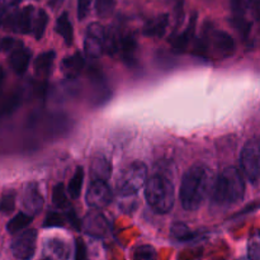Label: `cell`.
I'll list each match as a JSON object with an SVG mask.
<instances>
[{
    "label": "cell",
    "mask_w": 260,
    "mask_h": 260,
    "mask_svg": "<svg viewBox=\"0 0 260 260\" xmlns=\"http://www.w3.org/2000/svg\"><path fill=\"white\" fill-rule=\"evenodd\" d=\"M212 173L205 164H194L185 172L180 184V202L184 210L196 211L212 189Z\"/></svg>",
    "instance_id": "obj_1"
},
{
    "label": "cell",
    "mask_w": 260,
    "mask_h": 260,
    "mask_svg": "<svg viewBox=\"0 0 260 260\" xmlns=\"http://www.w3.org/2000/svg\"><path fill=\"white\" fill-rule=\"evenodd\" d=\"M245 194V183L238 169L229 167L218 174L212 185V203L220 207L236 205Z\"/></svg>",
    "instance_id": "obj_2"
},
{
    "label": "cell",
    "mask_w": 260,
    "mask_h": 260,
    "mask_svg": "<svg viewBox=\"0 0 260 260\" xmlns=\"http://www.w3.org/2000/svg\"><path fill=\"white\" fill-rule=\"evenodd\" d=\"M145 197L155 212L168 213L174 206V187L169 179L156 174L147 180Z\"/></svg>",
    "instance_id": "obj_3"
},
{
    "label": "cell",
    "mask_w": 260,
    "mask_h": 260,
    "mask_svg": "<svg viewBox=\"0 0 260 260\" xmlns=\"http://www.w3.org/2000/svg\"><path fill=\"white\" fill-rule=\"evenodd\" d=\"M147 167L141 161H135L123 169L117 180V190L123 197L134 196L146 184Z\"/></svg>",
    "instance_id": "obj_4"
},
{
    "label": "cell",
    "mask_w": 260,
    "mask_h": 260,
    "mask_svg": "<svg viewBox=\"0 0 260 260\" xmlns=\"http://www.w3.org/2000/svg\"><path fill=\"white\" fill-rule=\"evenodd\" d=\"M240 164L244 174L251 182L260 178V137L246 142L240 155Z\"/></svg>",
    "instance_id": "obj_5"
},
{
    "label": "cell",
    "mask_w": 260,
    "mask_h": 260,
    "mask_svg": "<svg viewBox=\"0 0 260 260\" xmlns=\"http://www.w3.org/2000/svg\"><path fill=\"white\" fill-rule=\"evenodd\" d=\"M107 32L99 23H91L86 30V37L84 41V50L88 57L98 58L102 53L106 52Z\"/></svg>",
    "instance_id": "obj_6"
},
{
    "label": "cell",
    "mask_w": 260,
    "mask_h": 260,
    "mask_svg": "<svg viewBox=\"0 0 260 260\" xmlns=\"http://www.w3.org/2000/svg\"><path fill=\"white\" fill-rule=\"evenodd\" d=\"M33 17H35V8L28 5L22 10H17V12L5 15L3 24L13 32L27 35L30 30H33V23H35Z\"/></svg>",
    "instance_id": "obj_7"
},
{
    "label": "cell",
    "mask_w": 260,
    "mask_h": 260,
    "mask_svg": "<svg viewBox=\"0 0 260 260\" xmlns=\"http://www.w3.org/2000/svg\"><path fill=\"white\" fill-rule=\"evenodd\" d=\"M36 240H37V231L33 229L23 231L10 244L12 254L17 259L22 260L33 258L36 253Z\"/></svg>",
    "instance_id": "obj_8"
},
{
    "label": "cell",
    "mask_w": 260,
    "mask_h": 260,
    "mask_svg": "<svg viewBox=\"0 0 260 260\" xmlns=\"http://www.w3.org/2000/svg\"><path fill=\"white\" fill-rule=\"evenodd\" d=\"M112 202V190L106 180L94 179L86 192V203L93 208L107 207Z\"/></svg>",
    "instance_id": "obj_9"
},
{
    "label": "cell",
    "mask_w": 260,
    "mask_h": 260,
    "mask_svg": "<svg viewBox=\"0 0 260 260\" xmlns=\"http://www.w3.org/2000/svg\"><path fill=\"white\" fill-rule=\"evenodd\" d=\"M81 228L88 235L93 238H104L109 234V223L106 216L98 211H90L86 213L81 222Z\"/></svg>",
    "instance_id": "obj_10"
},
{
    "label": "cell",
    "mask_w": 260,
    "mask_h": 260,
    "mask_svg": "<svg viewBox=\"0 0 260 260\" xmlns=\"http://www.w3.org/2000/svg\"><path fill=\"white\" fill-rule=\"evenodd\" d=\"M22 205L23 208L29 215H37L42 210L43 198L36 183H28L24 187V189H23Z\"/></svg>",
    "instance_id": "obj_11"
},
{
    "label": "cell",
    "mask_w": 260,
    "mask_h": 260,
    "mask_svg": "<svg viewBox=\"0 0 260 260\" xmlns=\"http://www.w3.org/2000/svg\"><path fill=\"white\" fill-rule=\"evenodd\" d=\"M211 37H212L213 48L220 57H229L230 55H233L234 50H235V42L228 32L216 30Z\"/></svg>",
    "instance_id": "obj_12"
},
{
    "label": "cell",
    "mask_w": 260,
    "mask_h": 260,
    "mask_svg": "<svg viewBox=\"0 0 260 260\" xmlns=\"http://www.w3.org/2000/svg\"><path fill=\"white\" fill-rule=\"evenodd\" d=\"M30 57H32L30 51H28L27 48L24 47H18L17 50H14L12 53H10V57H9L10 68L13 69V71H14L15 74L22 75V74H24L25 71H27Z\"/></svg>",
    "instance_id": "obj_13"
},
{
    "label": "cell",
    "mask_w": 260,
    "mask_h": 260,
    "mask_svg": "<svg viewBox=\"0 0 260 260\" xmlns=\"http://www.w3.org/2000/svg\"><path fill=\"white\" fill-rule=\"evenodd\" d=\"M84 65H85V61H84V57L81 56V53L75 52L74 55L63 58L62 62H61V70H62L63 75L66 78L75 79L81 73Z\"/></svg>",
    "instance_id": "obj_14"
},
{
    "label": "cell",
    "mask_w": 260,
    "mask_h": 260,
    "mask_svg": "<svg viewBox=\"0 0 260 260\" xmlns=\"http://www.w3.org/2000/svg\"><path fill=\"white\" fill-rule=\"evenodd\" d=\"M168 25H169L168 14L157 15L144 25V35L149 37H162L167 32Z\"/></svg>",
    "instance_id": "obj_15"
},
{
    "label": "cell",
    "mask_w": 260,
    "mask_h": 260,
    "mask_svg": "<svg viewBox=\"0 0 260 260\" xmlns=\"http://www.w3.org/2000/svg\"><path fill=\"white\" fill-rule=\"evenodd\" d=\"M43 255L51 259H66L69 256V248L65 241L51 239L46 243Z\"/></svg>",
    "instance_id": "obj_16"
},
{
    "label": "cell",
    "mask_w": 260,
    "mask_h": 260,
    "mask_svg": "<svg viewBox=\"0 0 260 260\" xmlns=\"http://www.w3.org/2000/svg\"><path fill=\"white\" fill-rule=\"evenodd\" d=\"M196 20H197V15H193L189 20V24L185 28V30L183 33H180L177 37L172 38L170 43H172L173 48L177 51H184L188 47L189 42L192 41L193 35H194V28H196Z\"/></svg>",
    "instance_id": "obj_17"
},
{
    "label": "cell",
    "mask_w": 260,
    "mask_h": 260,
    "mask_svg": "<svg viewBox=\"0 0 260 260\" xmlns=\"http://www.w3.org/2000/svg\"><path fill=\"white\" fill-rule=\"evenodd\" d=\"M112 174V165L106 156H98L91 162V175L94 179H109Z\"/></svg>",
    "instance_id": "obj_18"
},
{
    "label": "cell",
    "mask_w": 260,
    "mask_h": 260,
    "mask_svg": "<svg viewBox=\"0 0 260 260\" xmlns=\"http://www.w3.org/2000/svg\"><path fill=\"white\" fill-rule=\"evenodd\" d=\"M55 57H56L55 51H47V52L41 53L35 61L36 74L40 76H47L48 74H50L51 68H52Z\"/></svg>",
    "instance_id": "obj_19"
},
{
    "label": "cell",
    "mask_w": 260,
    "mask_h": 260,
    "mask_svg": "<svg viewBox=\"0 0 260 260\" xmlns=\"http://www.w3.org/2000/svg\"><path fill=\"white\" fill-rule=\"evenodd\" d=\"M56 30H57L58 35L63 38L65 43L68 46H70L74 41V29L73 25H71L70 20H69L68 13H62L60 17L57 18V22H56Z\"/></svg>",
    "instance_id": "obj_20"
},
{
    "label": "cell",
    "mask_w": 260,
    "mask_h": 260,
    "mask_svg": "<svg viewBox=\"0 0 260 260\" xmlns=\"http://www.w3.org/2000/svg\"><path fill=\"white\" fill-rule=\"evenodd\" d=\"M33 221L32 215H28L25 212H19L7 223V230L9 234H17L27 228Z\"/></svg>",
    "instance_id": "obj_21"
},
{
    "label": "cell",
    "mask_w": 260,
    "mask_h": 260,
    "mask_svg": "<svg viewBox=\"0 0 260 260\" xmlns=\"http://www.w3.org/2000/svg\"><path fill=\"white\" fill-rule=\"evenodd\" d=\"M84 182V169L81 167L76 168L75 174L73 175V179L69 183V193H70L71 198L76 200L79 198L81 192V187H83Z\"/></svg>",
    "instance_id": "obj_22"
},
{
    "label": "cell",
    "mask_w": 260,
    "mask_h": 260,
    "mask_svg": "<svg viewBox=\"0 0 260 260\" xmlns=\"http://www.w3.org/2000/svg\"><path fill=\"white\" fill-rule=\"evenodd\" d=\"M48 23V15L47 13L43 9H40L36 14L35 23H33V35H35L36 40H41L45 33L46 27H47Z\"/></svg>",
    "instance_id": "obj_23"
},
{
    "label": "cell",
    "mask_w": 260,
    "mask_h": 260,
    "mask_svg": "<svg viewBox=\"0 0 260 260\" xmlns=\"http://www.w3.org/2000/svg\"><path fill=\"white\" fill-rule=\"evenodd\" d=\"M170 230H172V235L180 241L193 240V239L196 238V234L190 233V230L188 229V226L184 225V223H182V222L173 223Z\"/></svg>",
    "instance_id": "obj_24"
},
{
    "label": "cell",
    "mask_w": 260,
    "mask_h": 260,
    "mask_svg": "<svg viewBox=\"0 0 260 260\" xmlns=\"http://www.w3.org/2000/svg\"><path fill=\"white\" fill-rule=\"evenodd\" d=\"M19 103H20L19 94H13V95H10L9 98L5 99V101L0 104V117L12 114L13 112L18 108Z\"/></svg>",
    "instance_id": "obj_25"
},
{
    "label": "cell",
    "mask_w": 260,
    "mask_h": 260,
    "mask_svg": "<svg viewBox=\"0 0 260 260\" xmlns=\"http://www.w3.org/2000/svg\"><path fill=\"white\" fill-rule=\"evenodd\" d=\"M137 47V42L135 40L134 36L128 35L122 37L121 42H119V48L122 50V53L126 58H131L134 56V52L136 51Z\"/></svg>",
    "instance_id": "obj_26"
},
{
    "label": "cell",
    "mask_w": 260,
    "mask_h": 260,
    "mask_svg": "<svg viewBox=\"0 0 260 260\" xmlns=\"http://www.w3.org/2000/svg\"><path fill=\"white\" fill-rule=\"evenodd\" d=\"M114 7H116V0H95L96 14L102 18H106L112 14Z\"/></svg>",
    "instance_id": "obj_27"
},
{
    "label": "cell",
    "mask_w": 260,
    "mask_h": 260,
    "mask_svg": "<svg viewBox=\"0 0 260 260\" xmlns=\"http://www.w3.org/2000/svg\"><path fill=\"white\" fill-rule=\"evenodd\" d=\"M248 254L249 258L260 259V230L255 231L249 239Z\"/></svg>",
    "instance_id": "obj_28"
},
{
    "label": "cell",
    "mask_w": 260,
    "mask_h": 260,
    "mask_svg": "<svg viewBox=\"0 0 260 260\" xmlns=\"http://www.w3.org/2000/svg\"><path fill=\"white\" fill-rule=\"evenodd\" d=\"M52 201L57 207L63 208V207H68L69 202H68V198H66L65 194V189H63V185L61 184H56L53 187L52 190Z\"/></svg>",
    "instance_id": "obj_29"
},
{
    "label": "cell",
    "mask_w": 260,
    "mask_h": 260,
    "mask_svg": "<svg viewBox=\"0 0 260 260\" xmlns=\"http://www.w3.org/2000/svg\"><path fill=\"white\" fill-rule=\"evenodd\" d=\"M15 207V194L12 192L5 193L0 201V212L8 215V213L13 212Z\"/></svg>",
    "instance_id": "obj_30"
},
{
    "label": "cell",
    "mask_w": 260,
    "mask_h": 260,
    "mask_svg": "<svg viewBox=\"0 0 260 260\" xmlns=\"http://www.w3.org/2000/svg\"><path fill=\"white\" fill-rule=\"evenodd\" d=\"M230 22H231V24H233L234 27H235L236 29L240 32V35L248 36L249 32H250V29H251L250 22H248V20H246L243 15H235V17H234Z\"/></svg>",
    "instance_id": "obj_31"
},
{
    "label": "cell",
    "mask_w": 260,
    "mask_h": 260,
    "mask_svg": "<svg viewBox=\"0 0 260 260\" xmlns=\"http://www.w3.org/2000/svg\"><path fill=\"white\" fill-rule=\"evenodd\" d=\"M155 256H156V251L150 245L139 246L134 254L135 259H154Z\"/></svg>",
    "instance_id": "obj_32"
},
{
    "label": "cell",
    "mask_w": 260,
    "mask_h": 260,
    "mask_svg": "<svg viewBox=\"0 0 260 260\" xmlns=\"http://www.w3.org/2000/svg\"><path fill=\"white\" fill-rule=\"evenodd\" d=\"M63 223H65V220H63L60 213L50 212L46 217L43 226L45 228H55V226H63Z\"/></svg>",
    "instance_id": "obj_33"
},
{
    "label": "cell",
    "mask_w": 260,
    "mask_h": 260,
    "mask_svg": "<svg viewBox=\"0 0 260 260\" xmlns=\"http://www.w3.org/2000/svg\"><path fill=\"white\" fill-rule=\"evenodd\" d=\"M91 0H78V18L79 19H85L90 9Z\"/></svg>",
    "instance_id": "obj_34"
},
{
    "label": "cell",
    "mask_w": 260,
    "mask_h": 260,
    "mask_svg": "<svg viewBox=\"0 0 260 260\" xmlns=\"http://www.w3.org/2000/svg\"><path fill=\"white\" fill-rule=\"evenodd\" d=\"M18 43L20 42H17L15 40H13L12 37H4L2 41H0V50L4 51V52H9V51H14L17 50L18 47H15V45H18Z\"/></svg>",
    "instance_id": "obj_35"
},
{
    "label": "cell",
    "mask_w": 260,
    "mask_h": 260,
    "mask_svg": "<svg viewBox=\"0 0 260 260\" xmlns=\"http://www.w3.org/2000/svg\"><path fill=\"white\" fill-rule=\"evenodd\" d=\"M248 8L246 0H231V9L236 15H243Z\"/></svg>",
    "instance_id": "obj_36"
},
{
    "label": "cell",
    "mask_w": 260,
    "mask_h": 260,
    "mask_svg": "<svg viewBox=\"0 0 260 260\" xmlns=\"http://www.w3.org/2000/svg\"><path fill=\"white\" fill-rule=\"evenodd\" d=\"M75 246H76V259L78 260H83L86 258V248H85V244H84V241L81 240V239H76V243H75Z\"/></svg>",
    "instance_id": "obj_37"
},
{
    "label": "cell",
    "mask_w": 260,
    "mask_h": 260,
    "mask_svg": "<svg viewBox=\"0 0 260 260\" xmlns=\"http://www.w3.org/2000/svg\"><path fill=\"white\" fill-rule=\"evenodd\" d=\"M68 217H69V221H70V222H71V225H73L74 226V228H75V229H78V230H79V229H80V222H79V220H78V217H76V216H75V213H74V211H69V212H68Z\"/></svg>",
    "instance_id": "obj_38"
},
{
    "label": "cell",
    "mask_w": 260,
    "mask_h": 260,
    "mask_svg": "<svg viewBox=\"0 0 260 260\" xmlns=\"http://www.w3.org/2000/svg\"><path fill=\"white\" fill-rule=\"evenodd\" d=\"M20 0H0V7L5 9L7 7H14V5L19 4Z\"/></svg>",
    "instance_id": "obj_39"
},
{
    "label": "cell",
    "mask_w": 260,
    "mask_h": 260,
    "mask_svg": "<svg viewBox=\"0 0 260 260\" xmlns=\"http://www.w3.org/2000/svg\"><path fill=\"white\" fill-rule=\"evenodd\" d=\"M61 3H62V0H50V7H52L53 9H56V8L58 7V5H61Z\"/></svg>",
    "instance_id": "obj_40"
},
{
    "label": "cell",
    "mask_w": 260,
    "mask_h": 260,
    "mask_svg": "<svg viewBox=\"0 0 260 260\" xmlns=\"http://www.w3.org/2000/svg\"><path fill=\"white\" fill-rule=\"evenodd\" d=\"M3 81H4V71H3V69L0 68V90H2Z\"/></svg>",
    "instance_id": "obj_41"
},
{
    "label": "cell",
    "mask_w": 260,
    "mask_h": 260,
    "mask_svg": "<svg viewBox=\"0 0 260 260\" xmlns=\"http://www.w3.org/2000/svg\"><path fill=\"white\" fill-rule=\"evenodd\" d=\"M248 3H250L251 5H255V7H260V0H248Z\"/></svg>",
    "instance_id": "obj_42"
}]
</instances>
